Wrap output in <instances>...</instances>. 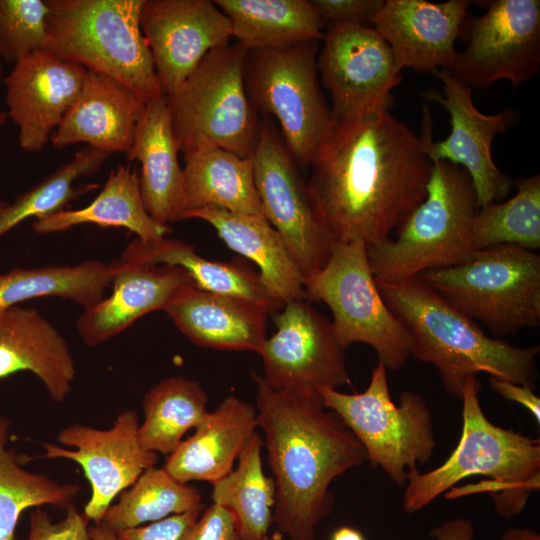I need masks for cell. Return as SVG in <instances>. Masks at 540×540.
Instances as JSON below:
<instances>
[{
    "label": "cell",
    "instance_id": "27",
    "mask_svg": "<svg viewBox=\"0 0 540 540\" xmlns=\"http://www.w3.org/2000/svg\"><path fill=\"white\" fill-rule=\"evenodd\" d=\"M186 219L209 223L230 249L254 262L264 286L280 303L306 299L305 279L266 218L209 206L184 213Z\"/></svg>",
    "mask_w": 540,
    "mask_h": 540
},
{
    "label": "cell",
    "instance_id": "43",
    "mask_svg": "<svg viewBox=\"0 0 540 540\" xmlns=\"http://www.w3.org/2000/svg\"><path fill=\"white\" fill-rule=\"evenodd\" d=\"M185 540H239L236 518L213 503L198 517Z\"/></svg>",
    "mask_w": 540,
    "mask_h": 540
},
{
    "label": "cell",
    "instance_id": "42",
    "mask_svg": "<svg viewBox=\"0 0 540 540\" xmlns=\"http://www.w3.org/2000/svg\"><path fill=\"white\" fill-rule=\"evenodd\" d=\"M325 28L338 23L371 24L384 0H311Z\"/></svg>",
    "mask_w": 540,
    "mask_h": 540
},
{
    "label": "cell",
    "instance_id": "49",
    "mask_svg": "<svg viewBox=\"0 0 540 540\" xmlns=\"http://www.w3.org/2000/svg\"><path fill=\"white\" fill-rule=\"evenodd\" d=\"M263 540H288L285 536H283L279 531L273 532L272 534H268Z\"/></svg>",
    "mask_w": 540,
    "mask_h": 540
},
{
    "label": "cell",
    "instance_id": "20",
    "mask_svg": "<svg viewBox=\"0 0 540 540\" xmlns=\"http://www.w3.org/2000/svg\"><path fill=\"white\" fill-rule=\"evenodd\" d=\"M470 5L469 0H384L371 25L389 45L399 72L448 70Z\"/></svg>",
    "mask_w": 540,
    "mask_h": 540
},
{
    "label": "cell",
    "instance_id": "31",
    "mask_svg": "<svg viewBox=\"0 0 540 540\" xmlns=\"http://www.w3.org/2000/svg\"><path fill=\"white\" fill-rule=\"evenodd\" d=\"M247 52L319 41L325 29L311 0H216Z\"/></svg>",
    "mask_w": 540,
    "mask_h": 540
},
{
    "label": "cell",
    "instance_id": "15",
    "mask_svg": "<svg viewBox=\"0 0 540 540\" xmlns=\"http://www.w3.org/2000/svg\"><path fill=\"white\" fill-rule=\"evenodd\" d=\"M276 332L260 351L263 381L277 391L317 392L350 383L346 348L332 322L306 299L286 303L274 315Z\"/></svg>",
    "mask_w": 540,
    "mask_h": 540
},
{
    "label": "cell",
    "instance_id": "47",
    "mask_svg": "<svg viewBox=\"0 0 540 540\" xmlns=\"http://www.w3.org/2000/svg\"><path fill=\"white\" fill-rule=\"evenodd\" d=\"M89 534L92 540H117L116 533L101 522L90 526Z\"/></svg>",
    "mask_w": 540,
    "mask_h": 540
},
{
    "label": "cell",
    "instance_id": "24",
    "mask_svg": "<svg viewBox=\"0 0 540 540\" xmlns=\"http://www.w3.org/2000/svg\"><path fill=\"white\" fill-rule=\"evenodd\" d=\"M20 371L35 374L56 402L66 399L76 376L63 335L37 309L17 305L0 311V379Z\"/></svg>",
    "mask_w": 540,
    "mask_h": 540
},
{
    "label": "cell",
    "instance_id": "17",
    "mask_svg": "<svg viewBox=\"0 0 540 540\" xmlns=\"http://www.w3.org/2000/svg\"><path fill=\"white\" fill-rule=\"evenodd\" d=\"M138 415L135 410L121 412L109 429H97L74 423L62 429L58 442L66 449L44 443L43 458L69 459L79 464L91 487V496L83 514L98 523L114 498L129 488L147 469L154 467L158 456L139 441Z\"/></svg>",
    "mask_w": 540,
    "mask_h": 540
},
{
    "label": "cell",
    "instance_id": "10",
    "mask_svg": "<svg viewBox=\"0 0 540 540\" xmlns=\"http://www.w3.org/2000/svg\"><path fill=\"white\" fill-rule=\"evenodd\" d=\"M318 41L247 52L245 88L254 109L275 117L293 159L310 165L335 117L320 89Z\"/></svg>",
    "mask_w": 540,
    "mask_h": 540
},
{
    "label": "cell",
    "instance_id": "50",
    "mask_svg": "<svg viewBox=\"0 0 540 540\" xmlns=\"http://www.w3.org/2000/svg\"><path fill=\"white\" fill-rule=\"evenodd\" d=\"M7 204V201L0 199V209Z\"/></svg>",
    "mask_w": 540,
    "mask_h": 540
},
{
    "label": "cell",
    "instance_id": "4",
    "mask_svg": "<svg viewBox=\"0 0 540 540\" xmlns=\"http://www.w3.org/2000/svg\"><path fill=\"white\" fill-rule=\"evenodd\" d=\"M376 283L410 336L411 355L437 369L451 396L460 399L465 379L478 373L534 387L539 345L515 347L488 336L419 277L400 284Z\"/></svg>",
    "mask_w": 540,
    "mask_h": 540
},
{
    "label": "cell",
    "instance_id": "26",
    "mask_svg": "<svg viewBox=\"0 0 540 540\" xmlns=\"http://www.w3.org/2000/svg\"><path fill=\"white\" fill-rule=\"evenodd\" d=\"M179 152L166 97L162 95L146 104L126 156L140 163L144 206L163 225L181 221L183 212L184 174Z\"/></svg>",
    "mask_w": 540,
    "mask_h": 540
},
{
    "label": "cell",
    "instance_id": "33",
    "mask_svg": "<svg viewBox=\"0 0 540 540\" xmlns=\"http://www.w3.org/2000/svg\"><path fill=\"white\" fill-rule=\"evenodd\" d=\"M262 445L255 432L238 457V467L212 484V501L234 514L239 540H263L273 521L275 482L263 471Z\"/></svg>",
    "mask_w": 540,
    "mask_h": 540
},
{
    "label": "cell",
    "instance_id": "12",
    "mask_svg": "<svg viewBox=\"0 0 540 540\" xmlns=\"http://www.w3.org/2000/svg\"><path fill=\"white\" fill-rule=\"evenodd\" d=\"M274 129L261 123L251 156L255 186L265 218L283 239L305 282L327 263L334 239Z\"/></svg>",
    "mask_w": 540,
    "mask_h": 540
},
{
    "label": "cell",
    "instance_id": "3",
    "mask_svg": "<svg viewBox=\"0 0 540 540\" xmlns=\"http://www.w3.org/2000/svg\"><path fill=\"white\" fill-rule=\"evenodd\" d=\"M480 390L476 375L465 379L460 397L461 436L450 456L428 472L421 473L417 467L408 471L402 501L406 513L420 511L471 476L488 480L446 498L464 496L472 489L486 492L496 513L506 519L520 514L531 494L539 490L540 440L492 423L481 408Z\"/></svg>",
    "mask_w": 540,
    "mask_h": 540
},
{
    "label": "cell",
    "instance_id": "19",
    "mask_svg": "<svg viewBox=\"0 0 540 540\" xmlns=\"http://www.w3.org/2000/svg\"><path fill=\"white\" fill-rule=\"evenodd\" d=\"M87 69L46 49L22 58L3 78L7 115L18 128V143L39 152L78 96Z\"/></svg>",
    "mask_w": 540,
    "mask_h": 540
},
{
    "label": "cell",
    "instance_id": "34",
    "mask_svg": "<svg viewBox=\"0 0 540 540\" xmlns=\"http://www.w3.org/2000/svg\"><path fill=\"white\" fill-rule=\"evenodd\" d=\"M208 397L199 382L172 376L160 380L142 400L144 421L138 436L146 450L170 455L183 435L204 419Z\"/></svg>",
    "mask_w": 540,
    "mask_h": 540
},
{
    "label": "cell",
    "instance_id": "7",
    "mask_svg": "<svg viewBox=\"0 0 540 540\" xmlns=\"http://www.w3.org/2000/svg\"><path fill=\"white\" fill-rule=\"evenodd\" d=\"M246 59L238 43L212 50L165 96L180 152L216 147L251 158L261 122L245 88Z\"/></svg>",
    "mask_w": 540,
    "mask_h": 540
},
{
    "label": "cell",
    "instance_id": "11",
    "mask_svg": "<svg viewBox=\"0 0 540 540\" xmlns=\"http://www.w3.org/2000/svg\"><path fill=\"white\" fill-rule=\"evenodd\" d=\"M306 300L323 302L333 314L340 343L371 346L386 369H400L411 356V339L384 302L362 241L335 242L327 263L305 282Z\"/></svg>",
    "mask_w": 540,
    "mask_h": 540
},
{
    "label": "cell",
    "instance_id": "2",
    "mask_svg": "<svg viewBox=\"0 0 540 540\" xmlns=\"http://www.w3.org/2000/svg\"><path fill=\"white\" fill-rule=\"evenodd\" d=\"M257 382V424L275 482L273 521L288 540H314L333 510L330 485L367 461L365 449L317 392L277 391Z\"/></svg>",
    "mask_w": 540,
    "mask_h": 540
},
{
    "label": "cell",
    "instance_id": "23",
    "mask_svg": "<svg viewBox=\"0 0 540 540\" xmlns=\"http://www.w3.org/2000/svg\"><path fill=\"white\" fill-rule=\"evenodd\" d=\"M163 311L195 345L260 353L269 310L250 300L193 286L177 293Z\"/></svg>",
    "mask_w": 540,
    "mask_h": 540
},
{
    "label": "cell",
    "instance_id": "32",
    "mask_svg": "<svg viewBox=\"0 0 540 540\" xmlns=\"http://www.w3.org/2000/svg\"><path fill=\"white\" fill-rule=\"evenodd\" d=\"M111 263L87 260L76 265L14 268L0 273V311L38 297L55 296L84 309L104 298L111 285Z\"/></svg>",
    "mask_w": 540,
    "mask_h": 540
},
{
    "label": "cell",
    "instance_id": "22",
    "mask_svg": "<svg viewBox=\"0 0 540 540\" xmlns=\"http://www.w3.org/2000/svg\"><path fill=\"white\" fill-rule=\"evenodd\" d=\"M146 104L123 83L87 70L78 96L50 142L58 150L85 143L110 154L127 153Z\"/></svg>",
    "mask_w": 540,
    "mask_h": 540
},
{
    "label": "cell",
    "instance_id": "30",
    "mask_svg": "<svg viewBox=\"0 0 540 540\" xmlns=\"http://www.w3.org/2000/svg\"><path fill=\"white\" fill-rule=\"evenodd\" d=\"M82 224L102 228H124L143 241L167 236L170 225L155 221L147 212L140 191L139 175L129 166L113 169L100 193L87 206L34 219L33 231L46 235L67 231Z\"/></svg>",
    "mask_w": 540,
    "mask_h": 540
},
{
    "label": "cell",
    "instance_id": "1",
    "mask_svg": "<svg viewBox=\"0 0 540 540\" xmlns=\"http://www.w3.org/2000/svg\"><path fill=\"white\" fill-rule=\"evenodd\" d=\"M307 183L334 242L390 238L426 196L425 144L389 110L335 118Z\"/></svg>",
    "mask_w": 540,
    "mask_h": 540
},
{
    "label": "cell",
    "instance_id": "28",
    "mask_svg": "<svg viewBox=\"0 0 540 540\" xmlns=\"http://www.w3.org/2000/svg\"><path fill=\"white\" fill-rule=\"evenodd\" d=\"M183 155L182 216L192 210L213 206L265 218L251 158L216 147L200 148Z\"/></svg>",
    "mask_w": 540,
    "mask_h": 540
},
{
    "label": "cell",
    "instance_id": "29",
    "mask_svg": "<svg viewBox=\"0 0 540 540\" xmlns=\"http://www.w3.org/2000/svg\"><path fill=\"white\" fill-rule=\"evenodd\" d=\"M123 260L170 265L184 269L195 288L244 298L266 307L270 313L284 306L266 289L258 272L239 262H218L200 256L182 240L166 236L143 241L133 239L124 249Z\"/></svg>",
    "mask_w": 540,
    "mask_h": 540
},
{
    "label": "cell",
    "instance_id": "25",
    "mask_svg": "<svg viewBox=\"0 0 540 540\" xmlns=\"http://www.w3.org/2000/svg\"><path fill=\"white\" fill-rule=\"evenodd\" d=\"M257 427L256 409L228 396L168 455L163 467L180 482L214 484L232 471L234 461Z\"/></svg>",
    "mask_w": 540,
    "mask_h": 540
},
{
    "label": "cell",
    "instance_id": "46",
    "mask_svg": "<svg viewBox=\"0 0 540 540\" xmlns=\"http://www.w3.org/2000/svg\"><path fill=\"white\" fill-rule=\"evenodd\" d=\"M499 540H540V534L529 528L513 527L507 529Z\"/></svg>",
    "mask_w": 540,
    "mask_h": 540
},
{
    "label": "cell",
    "instance_id": "13",
    "mask_svg": "<svg viewBox=\"0 0 540 540\" xmlns=\"http://www.w3.org/2000/svg\"><path fill=\"white\" fill-rule=\"evenodd\" d=\"M466 48L448 71L466 86L486 89L499 80L513 87L540 69V1L493 0L479 17L466 18Z\"/></svg>",
    "mask_w": 540,
    "mask_h": 540
},
{
    "label": "cell",
    "instance_id": "35",
    "mask_svg": "<svg viewBox=\"0 0 540 540\" xmlns=\"http://www.w3.org/2000/svg\"><path fill=\"white\" fill-rule=\"evenodd\" d=\"M9 426L0 408V540H14L24 510L42 505L67 509L80 491L78 484L59 483L22 468L16 451L6 449Z\"/></svg>",
    "mask_w": 540,
    "mask_h": 540
},
{
    "label": "cell",
    "instance_id": "40",
    "mask_svg": "<svg viewBox=\"0 0 540 540\" xmlns=\"http://www.w3.org/2000/svg\"><path fill=\"white\" fill-rule=\"evenodd\" d=\"M65 517L53 522L41 508L30 512L29 534L24 540H92L89 534V519L78 512L72 504L66 509Z\"/></svg>",
    "mask_w": 540,
    "mask_h": 540
},
{
    "label": "cell",
    "instance_id": "39",
    "mask_svg": "<svg viewBox=\"0 0 540 540\" xmlns=\"http://www.w3.org/2000/svg\"><path fill=\"white\" fill-rule=\"evenodd\" d=\"M47 0H0V60L15 64L44 49Z\"/></svg>",
    "mask_w": 540,
    "mask_h": 540
},
{
    "label": "cell",
    "instance_id": "16",
    "mask_svg": "<svg viewBox=\"0 0 540 540\" xmlns=\"http://www.w3.org/2000/svg\"><path fill=\"white\" fill-rule=\"evenodd\" d=\"M317 70L332 100L335 118L390 110L402 80L386 41L367 25L325 28Z\"/></svg>",
    "mask_w": 540,
    "mask_h": 540
},
{
    "label": "cell",
    "instance_id": "6",
    "mask_svg": "<svg viewBox=\"0 0 540 540\" xmlns=\"http://www.w3.org/2000/svg\"><path fill=\"white\" fill-rule=\"evenodd\" d=\"M45 48L105 74L146 103L163 94L140 26L144 0H47Z\"/></svg>",
    "mask_w": 540,
    "mask_h": 540
},
{
    "label": "cell",
    "instance_id": "38",
    "mask_svg": "<svg viewBox=\"0 0 540 540\" xmlns=\"http://www.w3.org/2000/svg\"><path fill=\"white\" fill-rule=\"evenodd\" d=\"M110 155L86 145L68 162L20 194L13 203L7 202L0 209V237L28 218L36 219L64 210L70 202L96 188L95 184L75 186V182L95 174Z\"/></svg>",
    "mask_w": 540,
    "mask_h": 540
},
{
    "label": "cell",
    "instance_id": "14",
    "mask_svg": "<svg viewBox=\"0 0 540 540\" xmlns=\"http://www.w3.org/2000/svg\"><path fill=\"white\" fill-rule=\"evenodd\" d=\"M432 73L442 83V93L431 90L423 96L448 111L451 132L444 140L434 142L431 113L427 106L423 107L420 137L429 157L462 167L473 182L479 207L500 202L510 193L513 181L494 163L492 143L497 134L506 133L519 120L520 114L512 108L483 114L472 101L470 87L447 69Z\"/></svg>",
    "mask_w": 540,
    "mask_h": 540
},
{
    "label": "cell",
    "instance_id": "18",
    "mask_svg": "<svg viewBox=\"0 0 540 540\" xmlns=\"http://www.w3.org/2000/svg\"><path fill=\"white\" fill-rule=\"evenodd\" d=\"M140 26L165 96L232 37L229 18L211 0H144Z\"/></svg>",
    "mask_w": 540,
    "mask_h": 540
},
{
    "label": "cell",
    "instance_id": "9",
    "mask_svg": "<svg viewBox=\"0 0 540 540\" xmlns=\"http://www.w3.org/2000/svg\"><path fill=\"white\" fill-rule=\"evenodd\" d=\"M325 408L335 412L365 449L367 461L380 467L398 486L407 473L433 455L436 440L432 412L418 393L405 390L396 405L390 396L387 369L373 368L362 393L346 394L333 388L317 391Z\"/></svg>",
    "mask_w": 540,
    "mask_h": 540
},
{
    "label": "cell",
    "instance_id": "41",
    "mask_svg": "<svg viewBox=\"0 0 540 540\" xmlns=\"http://www.w3.org/2000/svg\"><path fill=\"white\" fill-rule=\"evenodd\" d=\"M204 508L173 514L147 525L119 530L117 540H185Z\"/></svg>",
    "mask_w": 540,
    "mask_h": 540
},
{
    "label": "cell",
    "instance_id": "44",
    "mask_svg": "<svg viewBox=\"0 0 540 540\" xmlns=\"http://www.w3.org/2000/svg\"><path fill=\"white\" fill-rule=\"evenodd\" d=\"M489 383L502 398L522 405L533 415L537 423H540V398L533 392V388L493 377L489 378Z\"/></svg>",
    "mask_w": 540,
    "mask_h": 540
},
{
    "label": "cell",
    "instance_id": "48",
    "mask_svg": "<svg viewBox=\"0 0 540 540\" xmlns=\"http://www.w3.org/2000/svg\"><path fill=\"white\" fill-rule=\"evenodd\" d=\"M3 81V75H2V62L0 60V84ZM7 112L0 110V129L6 124L7 122Z\"/></svg>",
    "mask_w": 540,
    "mask_h": 540
},
{
    "label": "cell",
    "instance_id": "21",
    "mask_svg": "<svg viewBox=\"0 0 540 540\" xmlns=\"http://www.w3.org/2000/svg\"><path fill=\"white\" fill-rule=\"evenodd\" d=\"M111 265V294L85 308L76 322L82 341L90 347L117 336L147 313L163 310L184 288L195 287L191 277L180 267L121 258Z\"/></svg>",
    "mask_w": 540,
    "mask_h": 540
},
{
    "label": "cell",
    "instance_id": "5",
    "mask_svg": "<svg viewBox=\"0 0 540 540\" xmlns=\"http://www.w3.org/2000/svg\"><path fill=\"white\" fill-rule=\"evenodd\" d=\"M426 196L395 230L396 237L367 246L371 272L378 283L400 284L419 274L467 261L477 194L460 166L430 157Z\"/></svg>",
    "mask_w": 540,
    "mask_h": 540
},
{
    "label": "cell",
    "instance_id": "37",
    "mask_svg": "<svg viewBox=\"0 0 540 540\" xmlns=\"http://www.w3.org/2000/svg\"><path fill=\"white\" fill-rule=\"evenodd\" d=\"M513 185V197L479 207L472 232L475 250L499 245L540 248V174L517 178Z\"/></svg>",
    "mask_w": 540,
    "mask_h": 540
},
{
    "label": "cell",
    "instance_id": "45",
    "mask_svg": "<svg viewBox=\"0 0 540 540\" xmlns=\"http://www.w3.org/2000/svg\"><path fill=\"white\" fill-rule=\"evenodd\" d=\"M474 535L472 520L464 517L446 520L430 531L436 540H473Z\"/></svg>",
    "mask_w": 540,
    "mask_h": 540
},
{
    "label": "cell",
    "instance_id": "36",
    "mask_svg": "<svg viewBox=\"0 0 540 540\" xmlns=\"http://www.w3.org/2000/svg\"><path fill=\"white\" fill-rule=\"evenodd\" d=\"M196 508H204L200 491L154 466L120 493L100 522L117 532Z\"/></svg>",
    "mask_w": 540,
    "mask_h": 540
},
{
    "label": "cell",
    "instance_id": "8",
    "mask_svg": "<svg viewBox=\"0 0 540 540\" xmlns=\"http://www.w3.org/2000/svg\"><path fill=\"white\" fill-rule=\"evenodd\" d=\"M417 277L494 335L540 323V255L535 251L512 245L475 250L461 264Z\"/></svg>",
    "mask_w": 540,
    "mask_h": 540
}]
</instances>
